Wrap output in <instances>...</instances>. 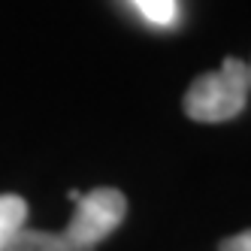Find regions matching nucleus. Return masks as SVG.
Returning a JSON list of instances; mask_svg holds the SVG:
<instances>
[{
	"instance_id": "1",
	"label": "nucleus",
	"mask_w": 251,
	"mask_h": 251,
	"mask_svg": "<svg viewBox=\"0 0 251 251\" xmlns=\"http://www.w3.org/2000/svg\"><path fill=\"white\" fill-rule=\"evenodd\" d=\"M248 91H251L248 64L239 58H224L218 70L203 73L191 82L182 100V109L191 121L221 124V121L236 118L245 109Z\"/></svg>"
},
{
	"instance_id": "2",
	"label": "nucleus",
	"mask_w": 251,
	"mask_h": 251,
	"mask_svg": "<svg viewBox=\"0 0 251 251\" xmlns=\"http://www.w3.org/2000/svg\"><path fill=\"white\" fill-rule=\"evenodd\" d=\"M76 203L73 218L61 230L67 251H94L106 236H112L127 215V197L118 188H94L79 194L76 188L67 194Z\"/></svg>"
},
{
	"instance_id": "3",
	"label": "nucleus",
	"mask_w": 251,
	"mask_h": 251,
	"mask_svg": "<svg viewBox=\"0 0 251 251\" xmlns=\"http://www.w3.org/2000/svg\"><path fill=\"white\" fill-rule=\"evenodd\" d=\"M27 221V203L19 194H0V251H6V245L15 239Z\"/></svg>"
},
{
	"instance_id": "4",
	"label": "nucleus",
	"mask_w": 251,
	"mask_h": 251,
	"mask_svg": "<svg viewBox=\"0 0 251 251\" xmlns=\"http://www.w3.org/2000/svg\"><path fill=\"white\" fill-rule=\"evenodd\" d=\"M6 251H67V245L61 239V233L22 227L15 233V239L6 245Z\"/></svg>"
},
{
	"instance_id": "5",
	"label": "nucleus",
	"mask_w": 251,
	"mask_h": 251,
	"mask_svg": "<svg viewBox=\"0 0 251 251\" xmlns=\"http://www.w3.org/2000/svg\"><path fill=\"white\" fill-rule=\"evenodd\" d=\"M133 3L154 25H173L176 22V0H133Z\"/></svg>"
},
{
	"instance_id": "6",
	"label": "nucleus",
	"mask_w": 251,
	"mask_h": 251,
	"mask_svg": "<svg viewBox=\"0 0 251 251\" xmlns=\"http://www.w3.org/2000/svg\"><path fill=\"white\" fill-rule=\"evenodd\" d=\"M218 251H251V230H242L236 236H227L218 245Z\"/></svg>"
},
{
	"instance_id": "7",
	"label": "nucleus",
	"mask_w": 251,
	"mask_h": 251,
	"mask_svg": "<svg viewBox=\"0 0 251 251\" xmlns=\"http://www.w3.org/2000/svg\"><path fill=\"white\" fill-rule=\"evenodd\" d=\"M248 79H251V64H248Z\"/></svg>"
}]
</instances>
